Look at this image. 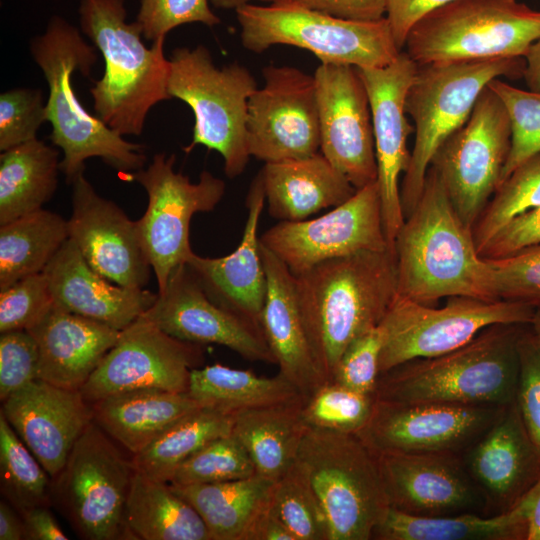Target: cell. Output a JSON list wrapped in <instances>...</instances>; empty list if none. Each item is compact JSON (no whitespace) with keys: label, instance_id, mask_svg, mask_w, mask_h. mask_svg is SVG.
<instances>
[{"label":"cell","instance_id":"cell-1","mask_svg":"<svg viewBox=\"0 0 540 540\" xmlns=\"http://www.w3.org/2000/svg\"><path fill=\"white\" fill-rule=\"evenodd\" d=\"M397 293L435 306L443 298L497 299L491 266L429 167L422 194L394 242Z\"/></svg>","mask_w":540,"mask_h":540},{"label":"cell","instance_id":"cell-2","mask_svg":"<svg viewBox=\"0 0 540 540\" xmlns=\"http://www.w3.org/2000/svg\"><path fill=\"white\" fill-rule=\"evenodd\" d=\"M294 279L312 354L331 382L346 348L380 325L397 295L395 256L362 251L324 261Z\"/></svg>","mask_w":540,"mask_h":540},{"label":"cell","instance_id":"cell-3","mask_svg":"<svg viewBox=\"0 0 540 540\" xmlns=\"http://www.w3.org/2000/svg\"><path fill=\"white\" fill-rule=\"evenodd\" d=\"M96 49L76 27L58 16L30 43L32 57L48 84L46 119L51 124L52 143L63 151L60 171L68 184L84 172L85 161L92 157L129 177L146 163L142 145L124 140L90 114L76 96L72 75L76 71L90 74L97 60Z\"/></svg>","mask_w":540,"mask_h":540},{"label":"cell","instance_id":"cell-4","mask_svg":"<svg viewBox=\"0 0 540 540\" xmlns=\"http://www.w3.org/2000/svg\"><path fill=\"white\" fill-rule=\"evenodd\" d=\"M519 324H495L445 354L418 358L379 374L376 400L507 406L519 374Z\"/></svg>","mask_w":540,"mask_h":540},{"label":"cell","instance_id":"cell-5","mask_svg":"<svg viewBox=\"0 0 540 540\" xmlns=\"http://www.w3.org/2000/svg\"><path fill=\"white\" fill-rule=\"evenodd\" d=\"M79 14L83 33L105 63L90 89L96 116L122 136H138L150 109L171 99L165 39L146 47L139 24L126 21L125 0H81Z\"/></svg>","mask_w":540,"mask_h":540},{"label":"cell","instance_id":"cell-6","mask_svg":"<svg viewBox=\"0 0 540 540\" xmlns=\"http://www.w3.org/2000/svg\"><path fill=\"white\" fill-rule=\"evenodd\" d=\"M524 58L438 62L418 65L405 100L415 140L403 175L400 198L405 217L418 202L431 161L444 141L470 117L494 79L523 77Z\"/></svg>","mask_w":540,"mask_h":540},{"label":"cell","instance_id":"cell-7","mask_svg":"<svg viewBox=\"0 0 540 540\" xmlns=\"http://www.w3.org/2000/svg\"><path fill=\"white\" fill-rule=\"evenodd\" d=\"M235 11L242 45L254 53L273 45H290L310 51L322 64L366 69L385 67L401 52L386 17L346 20L296 1L247 4Z\"/></svg>","mask_w":540,"mask_h":540},{"label":"cell","instance_id":"cell-8","mask_svg":"<svg viewBox=\"0 0 540 540\" xmlns=\"http://www.w3.org/2000/svg\"><path fill=\"white\" fill-rule=\"evenodd\" d=\"M540 39V10L518 0H454L421 18L403 51L417 63L524 58Z\"/></svg>","mask_w":540,"mask_h":540},{"label":"cell","instance_id":"cell-9","mask_svg":"<svg viewBox=\"0 0 540 540\" xmlns=\"http://www.w3.org/2000/svg\"><path fill=\"white\" fill-rule=\"evenodd\" d=\"M296 462L327 517L330 540H370L389 506L378 459L357 434L307 427Z\"/></svg>","mask_w":540,"mask_h":540},{"label":"cell","instance_id":"cell-10","mask_svg":"<svg viewBox=\"0 0 540 540\" xmlns=\"http://www.w3.org/2000/svg\"><path fill=\"white\" fill-rule=\"evenodd\" d=\"M169 61L168 93L185 102L195 119L192 142L183 150L189 153L197 145L215 150L224 159L227 177L241 175L251 157L246 122L256 79L237 62L216 67L202 45L177 48Z\"/></svg>","mask_w":540,"mask_h":540},{"label":"cell","instance_id":"cell-11","mask_svg":"<svg viewBox=\"0 0 540 540\" xmlns=\"http://www.w3.org/2000/svg\"><path fill=\"white\" fill-rule=\"evenodd\" d=\"M136 470L94 421L74 444L63 468L51 478L50 501L84 540H136L125 504Z\"/></svg>","mask_w":540,"mask_h":540},{"label":"cell","instance_id":"cell-12","mask_svg":"<svg viewBox=\"0 0 540 540\" xmlns=\"http://www.w3.org/2000/svg\"><path fill=\"white\" fill-rule=\"evenodd\" d=\"M535 312L520 302L464 296L449 297L442 307H435L397 293L379 325L383 334L380 373L413 359L455 350L495 324L530 325Z\"/></svg>","mask_w":540,"mask_h":540},{"label":"cell","instance_id":"cell-13","mask_svg":"<svg viewBox=\"0 0 540 540\" xmlns=\"http://www.w3.org/2000/svg\"><path fill=\"white\" fill-rule=\"evenodd\" d=\"M510 147L507 109L487 85L468 120L444 141L430 165L471 230L501 183Z\"/></svg>","mask_w":540,"mask_h":540},{"label":"cell","instance_id":"cell-14","mask_svg":"<svg viewBox=\"0 0 540 540\" xmlns=\"http://www.w3.org/2000/svg\"><path fill=\"white\" fill-rule=\"evenodd\" d=\"M175 155L158 153L147 168L130 177L146 191L148 204L137 220L142 246L155 273L158 292L169 277L186 264L193 253L190 245V222L197 212H210L221 201L225 183L208 171L193 183L174 170Z\"/></svg>","mask_w":540,"mask_h":540},{"label":"cell","instance_id":"cell-15","mask_svg":"<svg viewBox=\"0 0 540 540\" xmlns=\"http://www.w3.org/2000/svg\"><path fill=\"white\" fill-rule=\"evenodd\" d=\"M260 242L293 275L330 259L362 251H391L386 240L377 181L317 218L281 221L260 236Z\"/></svg>","mask_w":540,"mask_h":540},{"label":"cell","instance_id":"cell-16","mask_svg":"<svg viewBox=\"0 0 540 540\" xmlns=\"http://www.w3.org/2000/svg\"><path fill=\"white\" fill-rule=\"evenodd\" d=\"M505 407L376 400L369 421L357 435L375 454L462 455Z\"/></svg>","mask_w":540,"mask_h":540},{"label":"cell","instance_id":"cell-17","mask_svg":"<svg viewBox=\"0 0 540 540\" xmlns=\"http://www.w3.org/2000/svg\"><path fill=\"white\" fill-rule=\"evenodd\" d=\"M264 85L248 102L247 140L251 156L267 162L312 156L320 150L314 75L290 66H267Z\"/></svg>","mask_w":540,"mask_h":540},{"label":"cell","instance_id":"cell-18","mask_svg":"<svg viewBox=\"0 0 540 540\" xmlns=\"http://www.w3.org/2000/svg\"><path fill=\"white\" fill-rule=\"evenodd\" d=\"M202 361L199 344L170 336L142 315L121 330L80 392L90 404L135 389L187 392L190 372Z\"/></svg>","mask_w":540,"mask_h":540},{"label":"cell","instance_id":"cell-19","mask_svg":"<svg viewBox=\"0 0 540 540\" xmlns=\"http://www.w3.org/2000/svg\"><path fill=\"white\" fill-rule=\"evenodd\" d=\"M314 79L320 153L356 190L377 181L370 102L358 69L321 63Z\"/></svg>","mask_w":540,"mask_h":540},{"label":"cell","instance_id":"cell-20","mask_svg":"<svg viewBox=\"0 0 540 540\" xmlns=\"http://www.w3.org/2000/svg\"><path fill=\"white\" fill-rule=\"evenodd\" d=\"M417 70V63L403 50L385 67L358 69L370 102L383 227L393 254L405 221L399 179L410 161L407 139L413 130L405 100Z\"/></svg>","mask_w":540,"mask_h":540},{"label":"cell","instance_id":"cell-21","mask_svg":"<svg viewBox=\"0 0 540 540\" xmlns=\"http://www.w3.org/2000/svg\"><path fill=\"white\" fill-rule=\"evenodd\" d=\"M143 316L179 340L222 345L249 361L276 364L263 330L213 301L187 264L173 271Z\"/></svg>","mask_w":540,"mask_h":540},{"label":"cell","instance_id":"cell-22","mask_svg":"<svg viewBox=\"0 0 540 540\" xmlns=\"http://www.w3.org/2000/svg\"><path fill=\"white\" fill-rule=\"evenodd\" d=\"M72 214L68 238L87 263L109 281L144 288L152 267L142 246L136 221L113 201L101 197L84 176L72 182Z\"/></svg>","mask_w":540,"mask_h":540},{"label":"cell","instance_id":"cell-23","mask_svg":"<svg viewBox=\"0 0 540 540\" xmlns=\"http://www.w3.org/2000/svg\"><path fill=\"white\" fill-rule=\"evenodd\" d=\"M389 506L416 516L488 515L486 501L462 455L376 454Z\"/></svg>","mask_w":540,"mask_h":540},{"label":"cell","instance_id":"cell-24","mask_svg":"<svg viewBox=\"0 0 540 540\" xmlns=\"http://www.w3.org/2000/svg\"><path fill=\"white\" fill-rule=\"evenodd\" d=\"M3 414L51 478L63 468L74 444L93 421L80 390L36 379L3 401Z\"/></svg>","mask_w":540,"mask_h":540},{"label":"cell","instance_id":"cell-25","mask_svg":"<svg viewBox=\"0 0 540 540\" xmlns=\"http://www.w3.org/2000/svg\"><path fill=\"white\" fill-rule=\"evenodd\" d=\"M462 459L486 501L488 515L512 509L540 479V454L515 400Z\"/></svg>","mask_w":540,"mask_h":540},{"label":"cell","instance_id":"cell-26","mask_svg":"<svg viewBox=\"0 0 540 540\" xmlns=\"http://www.w3.org/2000/svg\"><path fill=\"white\" fill-rule=\"evenodd\" d=\"M264 204V188L257 174L247 194V219L236 249L218 258L202 257L193 252L186 263L213 301L261 329L267 277L258 226Z\"/></svg>","mask_w":540,"mask_h":540},{"label":"cell","instance_id":"cell-27","mask_svg":"<svg viewBox=\"0 0 540 540\" xmlns=\"http://www.w3.org/2000/svg\"><path fill=\"white\" fill-rule=\"evenodd\" d=\"M54 306L123 330L157 298L144 288L113 285L96 272L68 238L43 271Z\"/></svg>","mask_w":540,"mask_h":540},{"label":"cell","instance_id":"cell-28","mask_svg":"<svg viewBox=\"0 0 540 540\" xmlns=\"http://www.w3.org/2000/svg\"><path fill=\"white\" fill-rule=\"evenodd\" d=\"M27 331L38 346V379L69 390L82 388L121 332L55 306Z\"/></svg>","mask_w":540,"mask_h":540},{"label":"cell","instance_id":"cell-29","mask_svg":"<svg viewBox=\"0 0 540 540\" xmlns=\"http://www.w3.org/2000/svg\"><path fill=\"white\" fill-rule=\"evenodd\" d=\"M267 277L261 326L279 374L304 397L325 382L315 362L299 310L294 275L260 242Z\"/></svg>","mask_w":540,"mask_h":540},{"label":"cell","instance_id":"cell-30","mask_svg":"<svg viewBox=\"0 0 540 540\" xmlns=\"http://www.w3.org/2000/svg\"><path fill=\"white\" fill-rule=\"evenodd\" d=\"M260 175L267 210L281 221H301L336 207L357 191L347 178L320 153L267 162Z\"/></svg>","mask_w":540,"mask_h":540},{"label":"cell","instance_id":"cell-31","mask_svg":"<svg viewBox=\"0 0 540 540\" xmlns=\"http://www.w3.org/2000/svg\"><path fill=\"white\" fill-rule=\"evenodd\" d=\"M91 406L93 421L131 455L200 408L188 392L155 388L117 393Z\"/></svg>","mask_w":540,"mask_h":540},{"label":"cell","instance_id":"cell-32","mask_svg":"<svg viewBox=\"0 0 540 540\" xmlns=\"http://www.w3.org/2000/svg\"><path fill=\"white\" fill-rule=\"evenodd\" d=\"M305 397L233 414L231 434L248 452L256 474L277 481L296 461L307 429L302 418Z\"/></svg>","mask_w":540,"mask_h":540},{"label":"cell","instance_id":"cell-33","mask_svg":"<svg viewBox=\"0 0 540 540\" xmlns=\"http://www.w3.org/2000/svg\"><path fill=\"white\" fill-rule=\"evenodd\" d=\"M125 520L136 540H211L196 509L169 482L135 472Z\"/></svg>","mask_w":540,"mask_h":540},{"label":"cell","instance_id":"cell-34","mask_svg":"<svg viewBox=\"0 0 540 540\" xmlns=\"http://www.w3.org/2000/svg\"><path fill=\"white\" fill-rule=\"evenodd\" d=\"M58 151L35 138L0 155V225L37 211L54 195Z\"/></svg>","mask_w":540,"mask_h":540},{"label":"cell","instance_id":"cell-35","mask_svg":"<svg viewBox=\"0 0 540 540\" xmlns=\"http://www.w3.org/2000/svg\"><path fill=\"white\" fill-rule=\"evenodd\" d=\"M273 484L255 474L226 482L171 485L199 513L211 540H243L255 516L269 502Z\"/></svg>","mask_w":540,"mask_h":540},{"label":"cell","instance_id":"cell-36","mask_svg":"<svg viewBox=\"0 0 540 540\" xmlns=\"http://www.w3.org/2000/svg\"><path fill=\"white\" fill-rule=\"evenodd\" d=\"M377 540H525L516 506L496 515L416 516L389 507L373 531Z\"/></svg>","mask_w":540,"mask_h":540},{"label":"cell","instance_id":"cell-37","mask_svg":"<svg viewBox=\"0 0 540 540\" xmlns=\"http://www.w3.org/2000/svg\"><path fill=\"white\" fill-rule=\"evenodd\" d=\"M187 392L200 407L226 414L304 397L279 373L264 377L222 364L192 369Z\"/></svg>","mask_w":540,"mask_h":540},{"label":"cell","instance_id":"cell-38","mask_svg":"<svg viewBox=\"0 0 540 540\" xmlns=\"http://www.w3.org/2000/svg\"><path fill=\"white\" fill-rule=\"evenodd\" d=\"M67 239V220L44 208L0 225V291L43 272Z\"/></svg>","mask_w":540,"mask_h":540},{"label":"cell","instance_id":"cell-39","mask_svg":"<svg viewBox=\"0 0 540 540\" xmlns=\"http://www.w3.org/2000/svg\"><path fill=\"white\" fill-rule=\"evenodd\" d=\"M233 414L200 407L132 455L137 472L170 482L177 468L209 442L231 434Z\"/></svg>","mask_w":540,"mask_h":540},{"label":"cell","instance_id":"cell-40","mask_svg":"<svg viewBox=\"0 0 540 540\" xmlns=\"http://www.w3.org/2000/svg\"><path fill=\"white\" fill-rule=\"evenodd\" d=\"M51 477L0 413V490L20 514L51 506Z\"/></svg>","mask_w":540,"mask_h":540},{"label":"cell","instance_id":"cell-41","mask_svg":"<svg viewBox=\"0 0 540 540\" xmlns=\"http://www.w3.org/2000/svg\"><path fill=\"white\" fill-rule=\"evenodd\" d=\"M540 207V152L503 180L472 228L478 252L509 221Z\"/></svg>","mask_w":540,"mask_h":540},{"label":"cell","instance_id":"cell-42","mask_svg":"<svg viewBox=\"0 0 540 540\" xmlns=\"http://www.w3.org/2000/svg\"><path fill=\"white\" fill-rule=\"evenodd\" d=\"M271 502L296 540H330L325 512L296 461L274 482Z\"/></svg>","mask_w":540,"mask_h":540},{"label":"cell","instance_id":"cell-43","mask_svg":"<svg viewBox=\"0 0 540 540\" xmlns=\"http://www.w3.org/2000/svg\"><path fill=\"white\" fill-rule=\"evenodd\" d=\"M375 401V396L326 382L305 397L302 418L307 427L358 434L369 421Z\"/></svg>","mask_w":540,"mask_h":540},{"label":"cell","instance_id":"cell-44","mask_svg":"<svg viewBox=\"0 0 540 540\" xmlns=\"http://www.w3.org/2000/svg\"><path fill=\"white\" fill-rule=\"evenodd\" d=\"M255 474L254 464L244 446L228 434L209 442L183 462L169 483L176 486L209 484Z\"/></svg>","mask_w":540,"mask_h":540},{"label":"cell","instance_id":"cell-45","mask_svg":"<svg viewBox=\"0 0 540 540\" xmlns=\"http://www.w3.org/2000/svg\"><path fill=\"white\" fill-rule=\"evenodd\" d=\"M488 86L503 101L511 123V147L502 182L524 160L540 152V93L515 87L500 78Z\"/></svg>","mask_w":540,"mask_h":540},{"label":"cell","instance_id":"cell-46","mask_svg":"<svg viewBox=\"0 0 540 540\" xmlns=\"http://www.w3.org/2000/svg\"><path fill=\"white\" fill-rule=\"evenodd\" d=\"M487 260L497 299L540 307V244Z\"/></svg>","mask_w":540,"mask_h":540},{"label":"cell","instance_id":"cell-47","mask_svg":"<svg viewBox=\"0 0 540 540\" xmlns=\"http://www.w3.org/2000/svg\"><path fill=\"white\" fill-rule=\"evenodd\" d=\"M53 306L44 272L20 279L0 291V333L29 329Z\"/></svg>","mask_w":540,"mask_h":540},{"label":"cell","instance_id":"cell-48","mask_svg":"<svg viewBox=\"0 0 540 540\" xmlns=\"http://www.w3.org/2000/svg\"><path fill=\"white\" fill-rule=\"evenodd\" d=\"M46 121V103L40 89L15 88L1 93L0 150L35 139Z\"/></svg>","mask_w":540,"mask_h":540},{"label":"cell","instance_id":"cell-49","mask_svg":"<svg viewBox=\"0 0 540 540\" xmlns=\"http://www.w3.org/2000/svg\"><path fill=\"white\" fill-rule=\"evenodd\" d=\"M210 0H141L136 22L143 36L151 41L165 39L176 27L202 23L212 27L220 18L209 6Z\"/></svg>","mask_w":540,"mask_h":540},{"label":"cell","instance_id":"cell-50","mask_svg":"<svg viewBox=\"0 0 540 540\" xmlns=\"http://www.w3.org/2000/svg\"><path fill=\"white\" fill-rule=\"evenodd\" d=\"M382 343L380 326L355 339L339 359L331 382L375 396Z\"/></svg>","mask_w":540,"mask_h":540},{"label":"cell","instance_id":"cell-51","mask_svg":"<svg viewBox=\"0 0 540 540\" xmlns=\"http://www.w3.org/2000/svg\"><path fill=\"white\" fill-rule=\"evenodd\" d=\"M515 403L525 429L540 454V341L523 330L519 343Z\"/></svg>","mask_w":540,"mask_h":540},{"label":"cell","instance_id":"cell-52","mask_svg":"<svg viewBox=\"0 0 540 540\" xmlns=\"http://www.w3.org/2000/svg\"><path fill=\"white\" fill-rule=\"evenodd\" d=\"M38 367V346L27 330L1 333L0 399L2 402L14 392L38 379Z\"/></svg>","mask_w":540,"mask_h":540},{"label":"cell","instance_id":"cell-53","mask_svg":"<svg viewBox=\"0 0 540 540\" xmlns=\"http://www.w3.org/2000/svg\"><path fill=\"white\" fill-rule=\"evenodd\" d=\"M540 244V207L518 215L481 249L486 259H498Z\"/></svg>","mask_w":540,"mask_h":540},{"label":"cell","instance_id":"cell-54","mask_svg":"<svg viewBox=\"0 0 540 540\" xmlns=\"http://www.w3.org/2000/svg\"><path fill=\"white\" fill-rule=\"evenodd\" d=\"M454 0H387L386 15L394 40L402 51L411 28L428 13Z\"/></svg>","mask_w":540,"mask_h":540},{"label":"cell","instance_id":"cell-55","mask_svg":"<svg viewBox=\"0 0 540 540\" xmlns=\"http://www.w3.org/2000/svg\"><path fill=\"white\" fill-rule=\"evenodd\" d=\"M335 17L353 21H377L385 17L387 0H295Z\"/></svg>","mask_w":540,"mask_h":540},{"label":"cell","instance_id":"cell-56","mask_svg":"<svg viewBox=\"0 0 540 540\" xmlns=\"http://www.w3.org/2000/svg\"><path fill=\"white\" fill-rule=\"evenodd\" d=\"M50 506H38L21 513L24 525V540H67Z\"/></svg>","mask_w":540,"mask_h":540},{"label":"cell","instance_id":"cell-57","mask_svg":"<svg viewBox=\"0 0 540 540\" xmlns=\"http://www.w3.org/2000/svg\"><path fill=\"white\" fill-rule=\"evenodd\" d=\"M243 540H296L275 510L271 498L258 512Z\"/></svg>","mask_w":540,"mask_h":540},{"label":"cell","instance_id":"cell-58","mask_svg":"<svg viewBox=\"0 0 540 540\" xmlns=\"http://www.w3.org/2000/svg\"><path fill=\"white\" fill-rule=\"evenodd\" d=\"M515 506L520 511L525 540H540V479Z\"/></svg>","mask_w":540,"mask_h":540},{"label":"cell","instance_id":"cell-59","mask_svg":"<svg viewBox=\"0 0 540 540\" xmlns=\"http://www.w3.org/2000/svg\"><path fill=\"white\" fill-rule=\"evenodd\" d=\"M21 514L3 498L0 501V540H23Z\"/></svg>","mask_w":540,"mask_h":540},{"label":"cell","instance_id":"cell-60","mask_svg":"<svg viewBox=\"0 0 540 540\" xmlns=\"http://www.w3.org/2000/svg\"><path fill=\"white\" fill-rule=\"evenodd\" d=\"M524 60L523 78L527 88L540 93V39L530 47Z\"/></svg>","mask_w":540,"mask_h":540},{"label":"cell","instance_id":"cell-61","mask_svg":"<svg viewBox=\"0 0 540 540\" xmlns=\"http://www.w3.org/2000/svg\"><path fill=\"white\" fill-rule=\"evenodd\" d=\"M253 1H264V2H270V4H273V3L292 2L295 0H210L212 5L216 8L234 9V10L244 5L251 4V2Z\"/></svg>","mask_w":540,"mask_h":540},{"label":"cell","instance_id":"cell-62","mask_svg":"<svg viewBox=\"0 0 540 540\" xmlns=\"http://www.w3.org/2000/svg\"><path fill=\"white\" fill-rule=\"evenodd\" d=\"M531 331L536 336V338L540 341V310H536L533 320L530 323Z\"/></svg>","mask_w":540,"mask_h":540}]
</instances>
